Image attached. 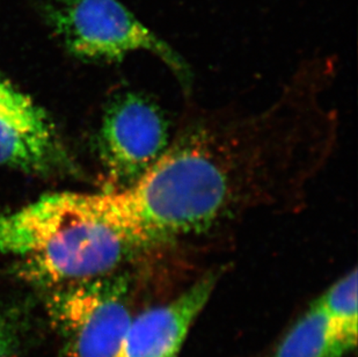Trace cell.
I'll return each instance as SVG.
<instances>
[{
	"mask_svg": "<svg viewBox=\"0 0 358 357\" xmlns=\"http://www.w3.org/2000/svg\"><path fill=\"white\" fill-rule=\"evenodd\" d=\"M312 77L250 114L192 115L137 183L96 192L102 218L142 253L294 206L331 155L335 115Z\"/></svg>",
	"mask_w": 358,
	"mask_h": 357,
	"instance_id": "cell-1",
	"label": "cell"
},
{
	"mask_svg": "<svg viewBox=\"0 0 358 357\" xmlns=\"http://www.w3.org/2000/svg\"><path fill=\"white\" fill-rule=\"evenodd\" d=\"M0 254L17 258L19 276L47 290L112 275L128 259L93 192L51 194L0 214Z\"/></svg>",
	"mask_w": 358,
	"mask_h": 357,
	"instance_id": "cell-2",
	"label": "cell"
},
{
	"mask_svg": "<svg viewBox=\"0 0 358 357\" xmlns=\"http://www.w3.org/2000/svg\"><path fill=\"white\" fill-rule=\"evenodd\" d=\"M45 17L72 55L88 61L119 62L135 51L160 58L188 88L189 65L119 0H49Z\"/></svg>",
	"mask_w": 358,
	"mask_h": 357,
	"instance_id": "cell-3",
	"label": "cell"
},
{
	"mask_svg": "<svg viewBox=\"0 0 358 357\" xmlns=\"http://www.w3.org/2000/svg\"><path fill=\"white\" fill-rule=\"evenodd\" d=\"M132 290L124 273L49 289L45 312L62 357H115L135 317Z\"/></svg>",
	"mask_w": 358,
	"mask_h": 357,
	"instance_id": "cell-4",
	"label": "cell"
},
{
	"mask_svg": "<svg viewBox=\"0 0 358 357\" xmlns=\"http://www.w3.org/2000/svg\"><path fill=\"white\" fill-rule=\"evenodd\" d=\"M172 132L164 111L138 92H124L109 102L99 129L98 152L110 190L128 188L156 165Z\"/></svg>",
	"mask_w": 358,
	"mask_h": 357,
	"instance_id": "cell-5",
	"label": "cell"
},
{
	"mask_svg": "<svg viewBox=\"0 0 358 357\" xmlns=\"http://www.w3.org/2000/svg\"><path fill=\"white\" fill-rule=\"evenodd\" d=\"M222 270H211L166 303L135 314L115 357H176L213 296Z\"/></svg>",
	"mask_w": 358,
	"mask_h": 357,
	"instance_id": "cell-6",
	"label": "cell"
},
{
	"mask_svg": "<svg viewBox=\"0 0 358 357\" xmlns=\"http://www.w3.org/2000/svg\"><path fill=\"white\" fill-rule=\"evenodd\" d=\"M58 155L52 125L29 97L0 106V166L43 172Z\"/></svg>",
	"mask_w": 358,
	"mask_h": 357,
	"instance_id": "cell-7",
	"label": "cell"
},
{
	"mask_svg": "<svg viewBox=\"0 0 358 357\" xmlns=\"http://www.w3.org/2000/svg\"><path fill=\"white\" fill-rule=\"evenodd\" d=\"M352 351L336 337L315 300L280 339L271 357H343Z\"/></svg>",
	"mask_w": 358,
	"mask_h": 357,
	"instance_id": "cell-8",
	"label": "cell"
},
{
	"mask_svg": "<svg viewBox=\"0 0 358 357\" xmlns=\"http://www.w3.org/2000/svg\"><path fill=\"white\" fill-rule=\"evenodd\" d=\"M340 340L355 349L357 344V270L345 274L317 298Z\"/></svg>",
	"mask_w": 358,
	"mask_h": 357,
	"instance_id": "cell-9",
	"label": "cell"
},
{
	"mask_svg": "<svg viewBox=\"0 0 358 357\" xmlns=\"http://www.w3.org/2000/svg\"><path fill=\"white\" fill-rule=\"evenodd\" d=\"M33 323L21 307L0 304V357H19L31 341Z\"/></svg>",
	"mask_w": 358,
	"mask_h": 357,
	"instance_id": "cell-10",
	"label": "cell"
},
{
	"mask_svg": "<svg viewBox=\"0 0 358 357\" xmlns=\"http://www.w3.org/2000/svg\"><path fill=\"white\" fill-rule=\"evenodd\" d=\"M20 93L19 90L8 84L6 80H3V78H0V105L13 100Z\"/></svg>",
	"mask_w": 358,
	"mask_h": 357,
	"instance_id": "cell-11",
	"label": "cell"
}]
</instances>
